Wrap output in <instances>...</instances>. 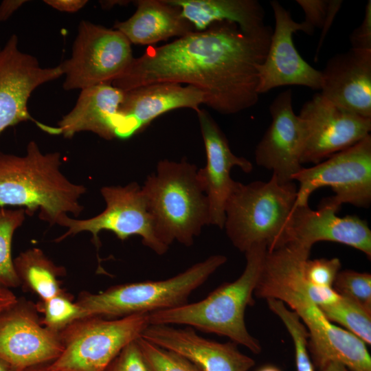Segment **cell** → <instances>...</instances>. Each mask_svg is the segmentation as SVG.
Returning a JSON list of instances; mask_svg holds the SVG:
<instances>
[{
  "label": "cell",
  "mask_w": 371,
  "mask_h": 371,
  "mask_svg": "<svg viewBox=\"0 0 371 371\" xmlns=\"http://www.w3.org/2000/svg\"><path fill=\"white\" fill-rule=\"evenodd\" d=\"M273 29L249 34L235 23L220 21L193 31L134 58L111 82L123 91L156 82L186 83L205 95V104L221 114H234L258 101V67L263 63Z\"/></svg>",
  "instance_id": "cell-1"
},
{
  "label": "cell",
  "mask_w": 371,
  "mask_h": 371,
  "mask_svg": "<svg viewBox=\"0 0 371 371\" xmlns=\"http://www.w3.org/2000/svg\"><path fill=\"white\" fill-rule=\"evenodd\" d=\"M310 252L292 245L267 251L254 296L280 300L299 316L309 333L308 350L316 369L337 361L352 371H368L366 344L328 321L309 297L303 267Z\"/></svg>",
  "instance_id": "cell-2"
},
{
  "label": "cell",
  "mask_w": 371,
  "mask_h": 371,
  "mask_svg": "<svg viewBox=\"0 0 371 371\" xmlns=\"http://www.w3.org/2000/svg\"><path fill=\"white\" fill-rule=\"evenodd\" d=\"M61 163L60 153H43L35 141L28 143L24 155L0 152V207H19L28 216L38 211L50 225H59L68 214L78 217L87 188L70 181Z\"/></svg>",
  "instance_id": "cell-3"
},
{
  "label": "cell",
  "mask_w": 371,
  "mask_h": 371,
  "mask_svg": "<svg viewBox=\"0 0 371 371\" xmlns=\"http://www.w3.org/2000/svg\"><path fill=\"white\" fill-rule=\"evenodd\" d=\"M267 251L264 245L251 247L245 252V267L236 280L223 283L201 301L150 313V324L186 325L227 337L253 353H260L261 345L247 330L245 313L254 304V290Z\"/></svg>",
  "instance_id": "cell-4"
},
{
  "label": "cell",
  "mask_w": 371,
  "mask_h": 371,
  "mask_svg": "<svg viewBox=\"0 0 371 371\" xmlns=\"http://www.w3.org/2000/svg\"><path fill=\"white\" fill-rule=\"evenodd\" d=\"M197 172L186 159L161 160L142 186L155 234L168 247L174 241L192 246L210 225L209 201Z\"/></svg>",
  "instance_id": "cell-5"
},
{
  "label": "cell",
  "mask_w": 371,
  "mask_h": 371,
  "mask_svg": "<svg viewBox=\"0 0 371 371\" xmlns=\"http://www.w3.org/2000/svg\"><path fill=\"white\" fill-rule=\"evenodd\" d=\"M297 188L272 175L268 181H236L227 200L223 228L232 245L245 253L261 245L271 251L288 243Z\"/></svg>",
  "instance_id": "cell-6"
},
{
  "label": "cell",
  "mask_w": 371,
  "mask_h": 371,
  "mask_svg": "<svg viewBox=\"0 0 371 371\" xmlns=\"http://www.w3.org/2000/svg\"><path fill=\"white\" fill-rule=\"evenodd\" d=\"M226 262V256L212 255L168 279L118 284L98 293H83L76 302L80 319L119 318L182 306Z\"/></svg>",
  "instance_id": "cell-7"
},
{
  "label": "cell",
  "mask_w": 371,
  "mask_h": 371,
  "mask_svg": "<svg viewBox=\"0 0 371 371\" xmlns=\"http://www.w3.org/2000/svg\"><path fill=\"white\" fill-rule=\"evenodd\" d=\"M149 324L148 313L77 319L60 332L63 349L49 366L58 371H105Z\"/></svg>",
  "instance_id": "cell-8"
},
{
  "label": "cell",
  "mask_w": 371,
  "mask_h": 371,
  "mask_svg": "<svg viewBox=\"0 0 371 371\" xmlns=\"http://www.w3.org/2000/svg\"><path fill=\"white\" fill-rule=\"evenodd\" d=\"M299 183L294 207L308 205L311 194L328 186L335 193L322 201L338 210L344 203L369 207L371 203V135L294 177Z\"/></svg>",
  "instance_id": "cell-9"
},
{
  "label": "cell",
  "mask_w": 371,
  "mask_h": 371,
  "mask_svg": "<svg viewBox=\"0 0 371 371\" xmlns=\"http://www.w3.org/2000/svg\"><path fill=\"white\" fill-rule=\"evenodd\" d=\"M129 41L120 32L87 21H81L70 58L60 65L65 76L63 88L84 89L111 84L131 65Z\"/></svg>",
  "instance_id": "cell-10"
},
{
  "label": "cell",
  "mask_w": 371,
  "mask_h": 371,
  "mask_svg": "<svg viewBox=\"0 0 371 371\" xmlns=\"http://www.w3.org/2000/svg\"><path fill=\"white\" fill-rule=\"evenodd\" d=\"M105 201V209L98 215L86 219L72 218L68 215L60 222L59 225L66 227V232L55 241L60 242L80 232H88L98 248V235L102 231L113 232L120 240L131 236H138L142 243L158 255L165 254L168 247L157 237L153 218L142 189L137 182L124 186H108L100 190Z\"/></svg>",
  "instance_id": "cell-11"
},
{
  "label": "cell",
  "mask_w": 371,
  "mask_h": 371,
  "mask_svg": "<svg viewBox=\"0 0 371 371\" xmlns=\"http://www.w3.org/2000/svg\"><path fill=\"white\" fill-rule=\"evenodd\" d=\"M298 115L306 133L302 164H317L370 135L371 118L339 108L320 93L303 104Z\"/></svg>",
  "instance_id": "cell-12"
},
{
  "label": "cell",
  "mask_w": 371,
  "mask_h": 371,
  "mask_svg": "<svg viewBox=\"0 0 371 371\" xmlns=\"http://www.w3.org/2000/svg\"><path fill=\"white\" fill-rule=\"evenodd\" d=\"M63 75L60 65L42 67L36 58L20 50L18 37L12 34L0 52V134L28 120L46 132L48 126L30 115L28 100L37 87Z\"/></svg>",
  "instance_id": "cell-13"
},
{
  "label": "cell",
  "mask_w": 371,
  "mask_h": 371,
  "mask_svg": "<svg viewBox=\"0 0 371 371\" xmlns=\"http://www.w3.org/2000/svg\"><path fill=\"white\" fill-rule=\"evenodd\" d=\"M63 349L60 332L45 326L29 302L18 300L0 315V359L16 371L49 363Z\"/></svg>",
  "instance_id": "cell-14"
},
{
  "label": "cell",
  "mask_w": 371,
  "mask_h": 371,
  "mask_svg": "<svg viewBox=\"0 0 371 371\" xmlns=\"http://www.w3.org/2000/svg\"><path fill=\"white\" fill-rule=\"evenodd\" d=\"M275 19L268 52L258 67V93H267L273 88L286 85H300L321 89L322 73L306 62L297 51L293 33L313 32L306 23L295 21L291 13L278 1H270Z\"/></svg>",
  "instance_id": "cell-15"
},
{
  "label": "cell",
  "mask_w": 371,
  "mask_h": 371,
  "mask_svg": "<svg viewBox=\"0 0 371 371\" xmlns=\"http://www.w3.org/2000/svg\"><path fill=\"white\" fill-rule=\"evenodd\" d=\"M271 123L255 150L256 164L271 170L282 183L293 181L303 168L305 142L303 120L293 109L290 89L279 93L269 106Z\"/></svg>",
  "instance_id": "cell-16"
},
{
  "label": "cell",
  "mask_w": 371,
  "mask_h": 371,
  "mask_svg": "<svg viewBox=\"0 0 371 371\" xmlns=\"http://www.w3.org/2000/svg\"><path fill=\"white\" fill-rule=\"evenodd\" d=\"M196 114L206 154V164L198 169V179L208 199L210 225L223 229L225 204L236 183L231 170L237 166L249 173L253 165L233 153L226 136L205 109H199Z\"/></svg>",
  "instance_id": "cell-17"
},
{
  "label": "cell",
  "mask_w": 371,
  "mask_h": 371,
  "mask_svg": "<svg viewBox=\"0 0 371 371\" xmlns=\"http://www.w3.org/2000/svg\"><path fill=\"white\" fill-rule=\"evenodd\" d=\"M202 104L205 95L199 89L175 82L152 83L124 91L115 137L130 138L164 113L181 108L196 112Z\"/></svg>",
  "instance_id": "cell-18"
},
{
  "label": "cell",
  "mask_w": 371,
  "mask_h": 371,
  "mask_svg": "<svg viewBox=\"0 0 371 371\" xmlns=\"http://www.w3.org/2000/svg\"><path fill=\"white\" fill-rule=\"evenodd\" d=\"M337 212L323 201L317 210L308 205L294 207L287 244L311 250L317 242H335L358 249L370 259L371 230L368 223L357 216H338Z\"/></svg>",
  "instance_id": "cell-19"
},
{
  "label": "cell",
  "mask_w": 371,
  "mask_h": 371,
  "mask_svg": "<svg viewBox=\"0 0 371 371\" xmlns=\"http://www.w3.org/2000/svg\"><path fill=\"white\" fill-rule=\"evenodd\" d=\"M141 337L186 358L201 371H249L255 361L232 341L220 343L199 335L192 327L149 324Z\"/></svg>",
  "instance_id": "cell-20"
},
{
  "label": "cell",
  "mask_w": 371,
  "mask_h": 371,
  "mask_svg": "<svg viewBox=\"0 0 371 371\" xmlns=\"http://www.w3.org/2000/svg\"><path fill=\"white\" fill-rule=\"evenodd\" d=\"M322 73V92L339 108L371 118V50L350 49L329 59Z\"/></svg>",
  "instance_id": "cell-21"
},
{
  "label": "cell",
  "mask_w": 371,
  "mask_h": 371,
  "mask_svg": "<svg viewBox=\"0 0 371 371\" xmlns=\"http://www.w3.org/2000/svg\"><path fill=\"white\" fill-rule=\"evenodd\" d=\"M123 97L124 91L111 84L82 89L74 107L54 126V135L69 139L89 131L107 140L115 138Z\"/></svg>",
  "instance_id": "cell-22"
},
{
  "label": "cell",
  "mask_w": 371,
  "mask_h": 371,
  "mask_svg": "<svg viewBox=\"0 0 371 371\" xmlns=\"http://www.w3.org/2000/svg\"><path fill=\"white\" fill-rule=\"evenodd\" d=\"M135 3V13L113 26L131 43L151 45L174 36L180 38L194 31L182 16L181 10L167 0H138Z\"/></svg>",
  "instance_id": "cell-23"
},
{
  "label": "cell",
  "mask_w": 371,
  "mask_h": 371,
  "mask_svg": "<svg viewBox=\"0 0 371 371\" xmlns=\"http://www.w3.org/2000/svg\"><path fill=\"white\" fill-rule=\"evenodd\" d=\"M177 6L194 31H203L220 21L236 23L245 32L262 30L265 10L256 0H167Z\"/></svg>",
  "instance_id": "cell-24"
},
{
  "label": "cell",
  "mask_w": 371,
  "mask_h": 371,
  "mask_svg": "<svg viewBox=\"0 0 371 371\" xmlns=\"http://www.w3.org/2000/svg\"><path fill=\"white\" fill-rule=\"evenodd\" d=\"M14 269L21 284L46 301L64 291L59 277L65 273L63 267L56 265L38 248L24 251L14 259Z\"/></svg>",
  "instance_id": "cell-25"
},
{
  "label": "cell",
  "mask_w": 371,
  "mask_h": 371,
  "mask_svg": "<svg viewBox=\"0 0 371 371\" xmlns=\"http://www.w3.org/2000/svg\"><path fill=\"white\" fill-rule=\"evenodd\" d=\"M319 308L328 321L341 325L366 345L371 344V310L342 296Z\"/></svg>",
  "instance_id": "cell-26"
},
{
  "label": "cell",
  "mask_w": 371,
  "mask_h": 371,
  "mask_svg": "<svg viewBox=\"0 0 371 371\" xmlns=\"http://www.w3.org/2000/svg\"><path fill=\"white\" fill-rule=\"evenodd\" d=\"M27 215L25 209L0 207V285L8 289L21 285L12 256V242L15 231Z\"/></svg>",
  "instance_id": "cell-27"
},
{
  "label": "cell",
  "mask_w": 371,
  "mask_h": 371,
  "mask_svg": "<svg viewBox=\"0 0 371 371\" xmlns=\"http://www.w3.org/2000/svg\"><path fill=\"white\" fill-rule=\"evenodd\" d=\"M269 310L282 321L292 338L296 371H315L309 350V333L299 316L280 300H266Z\"/></svg>",
  "instance_id": "cell-28"
},
{
  "label": "cell",
  "mask_w": 371,
  "mask_h": 371,
  "mask_svg": "<svg viewBox=\"0 0 371 371\" xmlns=\"http://www.w3.org/2000/svg\"><path fill=\"white\" fill-rule=\"evenodd\" d=\"M37 308L43 313L41 323L54 331L60 332L73 322L80 319L79 306L65 291L41 302Z\"/></svg>",
  "instance_id": "cell-29"
},
{
  "label": "cell",
  "mask_w": 371,
  "mask_h": 371,
  "mask_svg": "<svg viewBox=\"0 0 371 371\" xmlns=\"http://www.w3.org/2000/svg\"><path fill=\"white\" fill-rule=\"evenodd\" d=\"M148 371H201L182 356L162 348L142 337L136 339Z\"/></svg>",
  "instance_id": "cell-30"
},
{
  "label": "cell",
  "mask_w": 371,
  "mask_h": 371,
  "mask_svg": "<svg viewBox=\"0 0 371 371\" xmlns=\"http://www.w3.org/2000/svg\"><path fill=\"white\" fill-rule=\"evenodd\" d=\"M335 291L371 310V275L350 269L339 271L333 284Z\"/></svg>",
  "instance_id": "cell-31"
},
{
  "label": "cell",
  "mask_w": 371,
  "mask_h": 371,
  "mask_svg": "<svg viewBox=\"0 0 371 371\" xmlns=\"http://www.w3.org/2000/svg\"><path fill=\"white\" fill-rule=\"evenodd\" d=\"M341 267V261L337 258H308L304 262L303 273L306 280L312 285L333 287Z\"/></svg>",
  "instance_id": "cell-32"
},
{
  "label": "cell",
  "mask_w": 371,
  "mask_h": 371,
  "mask_svg": "<svg viewBox=\"0 0 371 371\" xmlns=\"http://www.w3.org/2000/svg\"><path fill=\"white\" fill-rule=\"evenodd\" d=\"M105 371H148L136 340L126 346Z\"/></svg>",
  "instance_id": "cell-33"
},
{
  "label": "cell",
  "mask_w": 371,
  "mask_h": 371,
  "mask_svg": "<svg viewBox=\"0 0 371 371\" xmlns=\"http://www.w3.org/2000/svg\"><path fill=\"white\" fill-rule=\"evenodd\" d=\"M305 14L304 22L313 33L315 28L322 29L327 18L329 1L297 0Z\"/></svg>",
  "instance_id": "cell-34"
},
{
  "label": "cell",
  "mask_w": 371,
  "mask_h": 371,
  "mask_svg": "<svg viewBox=\"0 0 371 371\" xmlns=\"http://www.w3.org/2000/svg\"><path fill=\"white\" fill-rule=\"evenodd\" d=\"M351 48L371 50V1L367 2L362 23L350 36Z\"/></svg>",
  "instance_id": "cell-35"
},
{
  "label": "cell",
  "mask_w": 371,
  "mask_h": 371,
  "mask_svg": "<svg viewBox=\"0 0 371 371\" xmlns=\"http://www.w3.org/2000/svg\"><path fill=\"white\" fill-rule=\"evenodd\" d=\"M342 4V1H340V0H330L329 1V10H328V16H327V18L325 21V23L322 28V33H321V36H320V38L319 40V43H318V45H317V50H316V55L315 56V58L316 59L317 56H318V54H319V49L322 45V43H323V41L325 38V36L326 35V34L328 33V30H330V26L334 21V19L337 13V12L339 11V10L341 8V5Z\"/></svg>",
  "instance_id": "cell-36"
},
{
  "label": "cell",
  "mask_w": 371,
  "mask_h": 371,
  "mask_svg": "<svg viewBox=\"0 0 371 371\" xmlns=\"http://www.w3.org/2000/svg\"><path fill=\"white\" fill-rule=\"evenodd\" d=\"M45 3L62 12H75L82 8L88 2L87 0H45Z\"/></svg>",
  "instance_id": "cell-37"
},
{
  "label": "cell",
  "mask_w": 371,
  "mask_h": 371,
  "mask_svg": "<svg viewBox=\"0 0 371 371\" xmlns=\"http://www.w3.org/2000/svg\"><path fill=\"white\" fill-rule=\"evenodd\" d=\"M27 1L4 0L0 4V21H5Z\"/></svg>",
  "instance_id": "cell-38"
},
{
  "label": "cell",
  "mask_w": 371,
  "mask_h": 371,
  "mask_svg": "<svg viewBox=\"0 0 371 371\" xmlns=\"http://www.w3.org/2000/svg\"><path fill=\"white\" fill-rule=\"evenodd\" d=\"M18 300L10 289L0 285V315L16 304Z\"/></svg>",
  "instance_id": "cell-39"
},
{
  "label": "cell",
  "mask_w": 371,
  "mask_h": 371,
  "mask_svg": "<svg viewBox=\"0 0 371 371\" xmlns=\"http://www.w3.org/2000/svg\"><path fill=\"white\" fill-rule=\"evenodd\" d=\"M319 371H352L337 361H329L318 369Z\"/></svg>",
  "instance_id": "cell-40"
},
{
  "label": "cell",
  "mask_w": 371,
  "mask_h": 371,
  "mask_svg": "<svg viewBox=\"0 0 371 371\" xmlns=\"http://www.w3.org/2000/svg\"><path fill=\"white\" fill-rule=\"evenodd\" d=\"M100 4L102 6L103 8H106V9H109L111 8H112L114 5H119V4H122V5H124L126 3H127V2H129V1H100Z\"/></svg>",
  "instance_id": "cell-41"
},
{
  "label": "cell",
  "mask_w": 371,
  "mask_h": 371,
  "mask_svg": "<svg viewBox=\"0 0 371 371\" xmlns=\"http://www.w3.org/2000/svg\"><path fill=\"white\" fill-rule=\"evenodd\" d=\"M23 371H58V370H54L53 369H52L49 366V364L48 363H45V364H42V365H38V366H34V367H31L30 368H27Z\"/></svg>",
  "instance_id": "cell-42"
},
{
  "label": "cell",
  "mask_w": 371,
  "mask_h": 371,
  "mask_svg": "<svg viewBox=\"0 0 371 371\" xmlns=\"http://www.w3.org/2000/svg\"><path fill=\"white\" fill-rule=\"evenodd\" d=\"M0 371H16L8 363L0 359Z\"/></svg>",
  "instance_id": "cell-43"
},
{
  "label": "cell",
  "mask_w": 371,
  "mask_h": 371,
  "mask_svg": "<svg viewBox=\"0 0 371 371\" xmlns=\"http://www.w3.org/2000/svg\"><path fill=\"white\" fill-rule=\"evenodd\" d=\"M257 371H282V370L279 368L275 366L267 365V366L261 367Z\"/></svg>",
  "instance_id": "cell-44"
},
{
  "label": "cell",
  "mask_w": 371,
  "mask_h": 371,
  "mask_svg": "<svg viewBox=\"0 0 371 371\" xmlns=\"http://www.w3.org/2000/svg\"><path fill=\"white\" fill-rule=\"evenodd\" d=\"M1 49H1V47H0V52H1Z\"/></svg>",
  "instance_id": "cell-45"
}]
</instances>
